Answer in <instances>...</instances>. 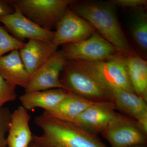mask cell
I'll list each match as a JSON object with an SVG mask.
<instances>
[{
	"label": "cell",
	"instance_id": "obj_1",
	"mask_svg": "<svg viewBox=\"0 0 147 147\" xmlns=\"http://www.w3.org/2000/svg\"><path fill=\"white\" fill-rule=\"evenodd\" d=\"M35 123L40 135H33L32 143L39 147H108L97 137L71 122L42 114Z\"/></svg>",
	"mask_w": 147,
	"mask_h": 147
},
{
	"label": "cell",
	"instance_id": "obj_2",
	"mask_svg": "<svg viewBox=\"0 0 147 147\" xmlns=\"http://www.w3.org/2000/svg\"><path fill=\"white\" fill-rule=\"evenodd\" d=\"M69 8L88 22L122 55L128 56L136 54L129 45L111 4L75 1Z\"/></svg>",
	"mask_w": 147,
	"mask_h": 147
},
{
	"label": "cell",
	"instance_id": "obj_3",
	"mask_svg": "<svg viewBox=\"0 0 147 147\" xmlns=\"http://www.w3.org/2000/svg\"><path fill=\"white\" fill-rule=\"evenodd\" d=\"M60 80L65 90L92 101H112L110 90L77 61L67 60Z\"/></svg>",
	"mask_w": 147,
	"mask_h": 147
},
{
	"label": "cell",
	"instance_id": "obj_4",
	"mask_svg": "<svg viewBox=\"0 0 147 147\" xmlns=\"http://www.w3.org/2000/svg\"><path fill=\"white\" fill-rule=\"evenodd\" d=\"M76 61L111 92L116 90L134 92L127 72L125 56L119 54L96 61Z\"/></svg>",
	"mask_w": 147,
	"mask_h": 147
},
{
	"label": "cell",
	"instance_id": "obj_5",
	"mask_svg": "<svg viewBox=\"0 0 147 147\" xmlns=\"http://www.w3.org/2000/svg\"><path fill=\"white\" fill-rule=\"evenodd\" d=\"M27 18L42 28L53 31L74 0H11Z\"/></svg>",
	"mask_w": 147,
	"mask_h": 147
},
{
	"label": "cell",
	"instance_id": "obj_6",
	"mask_svg": "<svg viewBox=\"0 0 147 147\" xmlns=\"http://www.w3.org/2000/svg\"><path fill=\"white\" fill-rule=\"evenodd\" d=\"M61 50L68 60L96 61L121 54L96 31L86 39L63 45Z\"/></svg>",
	"mask_w": 147,
	"mask_h": 147
},
{
	"label": "cell",
	"instance_id": "obj_7",
	"mask_svg": "<svg viewBox=\"0 0 147 147\" xmlns=\"http://www.w3.org/2000/svg\"><path fill=\"white\" fill-rule=\"evenodd\" d=\"M101 134L111 147H129L147 144V133L137 121L117 112Z\"/></svg>",
	"mask_w": 147,
	"mask_h": 147
},
{
	"label": "cell",
	"instance_id": "obj_8",
	"mask_svg": "<svg viewBox=\"0 0 147 147\" xmlns=\"http://www.w3.org/2000/svg\"><path fill=\"white\" fill-rule=\"evenodd\" d=\"M67 59L61 50H57L30 78L25 92L64 89L60 76Z\"/></svg>",
	"mask_w": 147,
	"mask_h": 147
},
{
	"label": "cell",
	"instance_id": "obj_9",
	"mask_svg": "<svg viewBox=\"0 0 147 147\" xmlns=\"http://www.w3.org/2000/svg\"><path fill=\"white\" fill-rule=\"evenodd\" d=\"M56 29L52 42L58 47L86 39L96 31L88 22L69 7L58 22Z\"/></svg>",
	"mask_w": 147,
	"mask_h": 147
},
{
	"label": "cell",
	"instance_id": "obj_10",
	"mask_svg": "<svg viewBox=\"0 0 147 147\" xmlns=\"http://www.w3.org/2000/svg\"><path fill=\"white\" fill-rule=\"evenodd\" d=\"M13 7V13L0 17V22L12 36L22 42L26 38L53 42L55 31L42 28L27 18L17 7Z\"/></svg>",
	"mask_w": 147,
	"mask_h": 147
},
{
	"label": "cell",
	"instance_id": "obj_11",
	"mask_svg": "<svg viewBox=\"0 0 147 147\" xmlns=\"http://www.w3.org/2000/svg\"><path fill=\"white\" fill-rule=\"evenodd\" d=\"M112 101L95 102L71 123L90 133L97 135L108 126L117 112Z\"/></svg>",
	"mask_w": 147,
	"mask_h": 147
},
{
	"label": "cell",
	"instance_id": "obj_12",
	"mask_svg": "<svg viewBox=\"0 0 147 147\" xmlns=\"http://www.w3.org/2000/svg\"><path fill=\"white\" fill-rule=\"evenodd\" d=\"M112 94L116 109L137 121L147 133V102L133 92L116 90Z\"/></svg>",
	"mask_w": 147,
	"mask_h": 147
},
{
	"label": "cell",
	"instance_id": "obj_13",
	"mask_svg": "<svg viewBox=\"0 0 147 147\" xmlns=\"http://www.w3.org/2000/svg\"><path fill=\"white\" fill-rule=\"evenodd\" d=\"M58 48L52 42L29 39L19 52L30 78L57 51Z\"/></svg>",
	"mask_w": 147,
	"mask_h": 147
},
{
	"label": "cell",
	"instance_id": "obj_14",
	"mask_svg": "<svg viewBox=\"0 0 147 147\" xmlns=\"http://www.w3.org/2000/svg\"><path fill=\"white\" fill-rule=\"evenodd\" d=\"M31 116L22 105L16 108L10 116V121L6 137L7 147H28L33 140L29 122Z\"/></svg>",
	"mask_w": 147,
	"mask_h": 147
},
{
	"label": "cell",
	"instance_id": "obj_15",
	"mask_svg": "<svg viewBox=\"0 0 147 147\" xmlns=\"http://www.w3.org/2000/svg\"><path fill=\"white\" fill-rule=\"evenodd\" d=\"M0 75L6 81L26 89L30 80L19 50L11 51L0 58Z\"/></svg>",
	"mask_w": 147,
	"mask_h": 147
},
{
	"label": "cell",
	"instance_id": "obj_16",
	"mask_svg": "<svg viewBox=\"0 0 147 147\" xmlns=\"http://www.w3.org/2000/svg\"><path fill=\"white\" fill-rule=\"evenodd\" d=\"M96 102L69 92L61 102L42 114L64 121L71 122L86 109Z\"/></svg>",
	"mask_w": 147,
	"mask_h": 147
},
{
	"label": "cell",
	"instance_id": "obj_17",
	"mask_svg": "<svg viewBox=\"0 0 147 147\" xmlns=\"http://www.w3.org/2000/svg\"><path fill=\"white\" fill-rule=\"evenodd\" d=\"M69 92L63 89H52L25 92L19 98L22 106L27 110L41 108L44 111H49L60 103Z\"/></svg>",
	"mask_w": 147,
	"mask_h": 147
},
{
	"label": "cell",
	"instance_id": "obj_18",
	"mask_svg": "<svg viewBox=\"0 0 147 147\" xmlns=\"http://www.w3.org/2000/svg\"><path fill=\"white\" fill-rule=\"evenodd\" d=\"M127 72L134 92L147 102V62L134 55L125 56Z\"/></svg>",
	"mask_w": 147,
	"mask_h": 147
},
{
	"label": "cell",
	"instance_id": "obj_19",
	"mask_svg": "<svg viewBox=\"0 0 147 147\" xmlns=\"http://www.w3.org/2000/svg\"><path fill=\"white\" fill-rule=\"evenodd\" d=\"M131 28V35L137 45L144 51L147 49V16L141 11L136 14Z\"/></svg>",
	"mask_w": 147,
	"mask_h": 147
},
{
	"label": "cell",
	"instance_id": "obj_20",
	"mask_svg": "<svg viewBox=\"0 0 147 147\" xmlns=\"http://www.w3.org/2000/svg\"><path fill=\"white\" fill-rule=\"evenodd\" d=\"M25 44V42L13 37L5 28L0 26V58L8 52L20 50Z\"/></svg>",
	"mask_w": 147,
	"mask_h": 147
},
{
	"label": "cell",
	"instance_id": "obj_21",
	"mask_svg": "<svg viewBox=\"0 0 147 147\" xmlns=\"http://www.w3.org/2000/svg\"><path fill=\"white\" fill-rule=\"evenodd\" d=\"M16 86L6 81L0 75V110L7 102L16 100Z\"/></svg>",
	"mask_w": 147,
	"mask_h": 147
},
{
	"label": "cell",
	"instance_id": "obj_22",
	"mask_svg": "<svg viewBox=\"0 0 147 147\" xmlns=\"http://www.w3.org/2000/svg\"><path fill=\"white\" fill-rule=\"evenodd\" d=\"M11 113L8 108L0 110V147H7L6 134L8 132Z\"/></svg>",
	"mask_w": 147,
	"mask_h": 147
},
{
	"label": "cell",
	"instance_id": "obj_23",
	"mask_svg": "<svg viewBox=\"0 0 147 147\" xmlns=\"http://www.w3.org/2000/svg\"><path fill=\"white\" fill-rule=\"evenodd\" d=\"M112 5L128 8H139L146 5V0H113L109 2Z\"/></svg>",
	"mask_w": 147,
	"mask_h": 147
},
{
	"label": "cell",
	"instance_id": "obj_24",
	"mask_svg": "<svg viewBox=\"0 0 147 147\" xmlns=\"http://www.w3.org/2000/svg\"><path fill=\"white\" fill-rule=\"evenodd\" d=\"M14 10L9 1L0 0V17L13 13Z\"/></svg>",
	"mask_w": 147,
	"mask_h": 147
},
{
	"label": "cell",
	"instance_id": "obj_25",
	"mask_svg": "<svg viewBox=\"0 0 147 147\" xmlns=\"http://www.w3.org/2000/svg\"><path fill=\"white\" fill-rule=\"evenodd\" d=\"M129 147H147L146 145H134V146H131Z\"/></svg>",
	"mask_w": 147,
	"mask_h": 147
},
{
	"label": "cell",
	"instance_id": "obj_26",
	"mask_svg": "<svg viewBox=\"0 0 147 147\" xmlns=\"http://www.w3.org/2000/svg\"><path fill=\"white\" fill-rule=\"evenodd\" d=\"M28 147H39L37 146L36 145H35L33 143H32Z\"/></svg>",
	"mask_w": 147,
	"mask_h": 147
}]
</instances>
